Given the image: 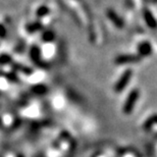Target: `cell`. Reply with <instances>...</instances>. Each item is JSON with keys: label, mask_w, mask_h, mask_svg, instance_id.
I'll return each instance as SVG.
<instances>
[{"label": "cell", "mask_w": 157, "mask_h": 157, "mask_svg": "<svg viewBox=\"0 0 157 157\" xmlns=\"http://www.w3.org/2000/svg\"><path fill=\"white\" fill-rule=\"evenodd\" d=\"M107 15L115 26H117L118 28H121L122 26H124V23H122L121 18L119 17L113 10H107Z\"/></svg>", "instance_id": "obj_6"}, {"label": "cell", "mask_w": 157, "mask_h": 157, "mask_svg": "<svg viewBox=\"0 0 157 157\" xmlns=\"http://www.w3.org/2000/svg\"><path fill=\"white\" fill-rule=\"evenodd\" d=\"M131 77H132V71L131 70L125 71L124 73L122 74L121 78L117 82V84H115V87H114L115 92H117V93L121 92V91L128 86V82L131 81Z\"/></svg>", "instance_id": "obj_2"}, {"label": "cell", "mask_w": 157, "mask_h": 157, "mask_svg": "<svg viewBox=\"0 0 157 157\" xmlns=\"http://www.w3.org/2000/svg\"><path fill=\"white\" fill-rule=\"evenodd\" d=\"M140 57L137 55H130V54H125V55H119L118 57L115 59V62L117 64H124V63H134V62H139Z\"/></svg>", "instance_id": "obj_3"}, {"label": "cell", "mask_w": 157, "mask_h": 157, "mask_svg": "<svg viewBox=\"0 0 157 157\" xmlns=\"http://www.w3.org/2000/svg\"><path fill=\"white\" fill-rule=\"evenodd\" d=\"M151 1H152V2H154V3H156V2H157V0H151Z\"/></svg>", "instance_id": "obj_11"}, {"label": "cell", "mask_w": 157, "mask_h": 157, "mask_svg": "<svg viewBox=\"0 0 157 157\" xmlns=\"http://www.w3.org/2000/svg\"><path fill=\"white\" fill-rule=\"evenodd\" d=\"M10 61V57H9L8 55H1L0 56V63H3V64H5V63H7V62Z\"/></svg>", "instance_id": "obj_9"}, {"label": "cell", "mask_w": 157, "mask_h": 157, "mask_svg": "<svg viewBox=\"0 0 157 157\" xmlns=\"http://www.w3.org/2000/svg\"><path fill=\"white\" fill-rule=\"evenodd\" d=\"M144 18H145V21L148 26L151 28V29H156L157 28V21L155 20V17H153V14L150 12L148 9H145L144 10Z\"/></svg>", "instance_id": "obj_4"}, {"label": "cell", "mask_w": 157, "mask_h": 157, "mask_svg": "<svg viewBox=\"0 0 157 157\" xmlns=\"http://www.w3.org/2000/svg\"><path fill=\"white\" fill-rule=\"evenodd\" d=\"M48 12H49V9L47 8L46 6H42V7H40L38 10H37V15H38L39 17H43L44 15H46Z\"/></svg>", "instance_id": "obj_7"}, {"label": "cell", "mask_w": 157, "mask_h": 157, "mask_svg": "<svg viewBox=\"0 0 157 157\" xmlns=\"http://www.w3.org/2000/svg\"><path fill=\"white\" fill-rule=\"evenodd\" d=\"M151 45L148 42H142L138 47V51H139L140 55L142 56H147L149 54H151Z\"/></svg>", "instance_id": "obj_5"}, {"label": "cell", "mask_w": 157, "mask_h": 157, "mask_svg": "<svg viewBox=\"0 0 157 157\" xmlns=\"http://www.w3.org/2000/svg\"><path fill=\"white\" fill-rule=\"evenodd\" d=\"M5 36V30L0 26V37H4Z\"/></svg>", "instance_id": "obj_10"}, {"label": "cell", "mask_w": 157, "mask_h": 157, "mask_svg": "<svg viewBox=\"0 0 157 157\" xmlns=\"http://www.w3.org/2000/svg\"><path fill=\"white\" fill-rule=\"evenodd\" d=\"M54 39V34L51 31H47L43 34V40L44 41H52Z\"/></svg>", "instance_id": "obj_8"}, {"label": "cell", "mask_w": 157, "mask_h": 157, "mask_svg": "<svg viewBox=\"0 0 157 157\" xmlns=\"http://www.w3.org/2000/svg\"><path fill=\"white\" fill-rule=\"evenodd\" d=\"M139 91L137 89H134L132 92L128 94L127 100H125L124 104V107H122V110H124V113L127 114H130L132 111H133V109L135 107V105H136V103L138 101V99H139Z\"/></svg>", "instance_id": "obj_1"}]
</instances>
